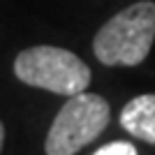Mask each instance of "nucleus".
<instances>
[{
	"label": "nucleus",
	"instance_id": "nucleus-1",
	"mask_svg": "<svg viewBox=\"0 0 155 155\" xmlns=\"http://www.w3.org/2000/svg\"><path fill=\"white\" fill-rule=\"evenodd\" d=\"M155 39V2L141 0L111 16L93 39V53L102 65L134 67L150 53Z\"/></svg>",
	"mask_w": 155,
	"mask_h": 155
},
{
	"label": "nucleus",
	"instance_id": "nucleus-2",
	"mask_svg": "<svg viewBox=\"0 0 155 155\" xmlns=\"http://www.w3.org/2000/svg\"><path fill=\"white\" fill-rule=\"evenodd\" d=\"M14 74L26 86L67 97L91 86V67L77 53L46 44L23 49L14 60Z\"/></svg>",
	"mask_w": 155,
	"mask_h": 155
},
{
	"label": "nucleus",
	"instance_id": "nucleus-5",
	"mask_svg": "<svg viewBox=\"0 0 155 155\" xmlns=\"http://www.w3.org/2000/svg\"><path fill=\"white\" fill-rule=\"evenodd\" d=\"M93 155H139V153L130 141H111L104 143L102 148H97Z\"/></svg>",
	"mask_w": 155,
	"mask_h": 155
},
{
	"label": "nucleus",
	"instance_id": "nucleus-6",
	"mask_svg": "<svg viewBox=\"0 0 155 155\" xmlns=\"http://www.w3.org/2000/svg\"><path fill=\"white\" fill-rule=\"evenodd\" d=\"M2 143H5V125L0 120V150H2Z\"/></svg>",
	"mask_w": 155,
	"mask_h": 155
},
{
	"label": "nucleus",
	"instance_id": "nucleus-4",
	"mask_svg": "<svg viewBox=\"0 0 155 155\" xmlns=\"http://www.w3.org/2000/svg\"><path fill=\"white\" fill-rule=\"evenodd\" d=\"M120 125L134 139L155 146V93L137 95L120 111Z\"/></svg>",
	"mask_w": 155,
	"mask_h": 155
},
{
	"label": "nucleus",
	"instance_id": "nucleus-3",
	"mask_svg": "<svg viewBox=\"0 0 155 155\" xmlns=\"http://www.w3.org/2000/svg\"><path fill=\"white\" fill-rule=\"evenodd\" d=\"M109 102L95 93H79L67 97V102L56 114L44 141L46 155H77L109 125Z\"/></svg>",
	"mask_w": 155,
	"mask_h": 155
}]
</instances>
